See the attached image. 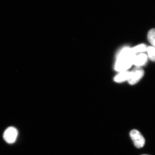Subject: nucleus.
Returning <instances> with one entry per match:
<instances>
[{
  "instance_id": "5",
  "label": "nucleus",
  "mask_w": 155,
  "mask_h": 155,
  "mask_svg": "<svg viewBox=\"0 0 155 155\" xmlns=\"http://www.w3.org/2000/svg\"><path fill=\"white\" fill-rule=\"evenodd\" d=\"M147 56L145 54H139L136 56L134 64L137 67H140L145 65L147 62Z\"/></svg>"
},
{
  "instance_id": "6",
  "label": "nucleus",
  "mask_w": 155,
  "mask_h": 155,
  "mask_svg": "<svg viewBox=\"0 0 155 155\" xmlns=\"http://www.w3.org/2000/svg\"><path fill=\"white\" fill-rule=\"evenodd\" d=\"M130 72L127 71L121 72L115 77V81L116 82H121L126 80H128L130 78Z\"/></svg>"
},
{
  "instance_id": "10",
  "label": "nucleus",
  "mask_w": 155,
  "mask_h": 155,
  "mask_svg": "<svg viewBox=\"0 0 155 155\" xmlns=\"http://www.w3.org/2000/svg\"></svg>"
},
{
  "instance_id": "7",
  "label": "nucleus",
  "mask_w": 155,
  "mask_h": 155,
  "mask_svg": "<svg viewBox=\"0 0 155 155\" xmlns=\"http://www.w3.org/2000/svg\"><path fill=\"white\" fill-rule=\"evenodd\" d=\"M148 39L155 48V28L151 29L148 34Z\"/></svg>"
},
{
  "instance_id": "9",
  "label": "nucleus",
  "mask_w": 155,
  "mask_h": 155,
  "mask_svg": "<svg viewBox=\"0 0 155 155\" xmlns=\"http://www.w3.org/2000/svg\"><path fill=\"white\" fill-rule=\"evenodd\" d=\"M147 51L150 60L155 61V48L153 47H148L147 48Z\"/></svg>"
},
{
  "instance_id": "4",
  "label": "nucleus",
  "mask_w": 155,
  "mask_h": 155,
  "mask_svg": "<svg viewBox=\"0 0 155 155\" xmlns=\"http://www.w3.org/2000/svg\"><path fill=\"white\" fill-rule=\"evenodd\" d=\"M18 136V131L15 127H8L4 133V139L6 142L8 143H13L17 140Z\"/></svg>"
},
{
  "instance_id": "8",
  "label": "nucleus",
  "mask_w": 155,
  "mask_h": 155,
  "mask_svg": "<svg viewBox=\"0 0 155 155\" xmlns=\"http://www.w3.org/2000/svg\"><path fill=\"white\" fill-rule=\"evenodd\" d=\"M147 47L145 45L141 44L133 48L132 50L133 52L136 54L137 53L147 51Z\"/></svg>"
},
{
  "instance_id": "3",
  "label": "nucleus",
  "mask_w": 155,
  "mask_h": 155,
  "mask_svg": "<svg viewBox=\"0 0 155 155\" xmlns=\"http://www.w3.org/2000/svg\"><path fill=\"white\" fill-rule=\"evenodd\" d=\"M144 70L141 67H135L130 72V76L128 82L131 85H134L138 82L144 75Z\"/></svg>"
},
{
  "instance_id": "1",
  "label": "nucleus",
  "mask_w": 155,
  "mask_h": 155,
  "mask_svg": "<svg viewBox=\"0 0 155 155\" xmlns=\"http://www.w3.org/2000/svg\"><path fill=\"white\" fill-rule=\"evenodd\" d=\"M136 56V54L133 52L132 48H124L118 55L115 69L121 72L126 71L134 64Z\"/></svg>"
},
{
  "instance_id": "2",
  "label": "nucleus",
  "mask_w": 155,
  "mask_h": 155,
  "mask_svg": "<svg viewBox=\"0 0 155 155\" xmlns=\"http://www.w3.org/2000/svg\"><path fill=\"white\" fill-rule=\"evenodd\" d=\"M130 136L136 147L140 148L144 146L145 140L138 130L136 129L131 130L130 131Z\"/></svg>"
}]
</instances>
